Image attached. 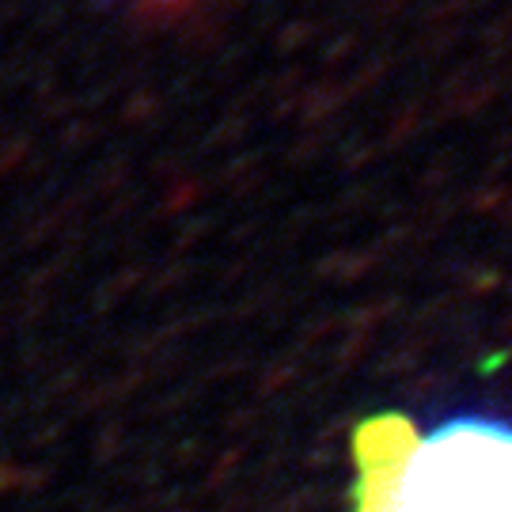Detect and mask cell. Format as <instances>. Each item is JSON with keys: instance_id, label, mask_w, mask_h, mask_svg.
I'll use <instances>...</instances> for the list:
<instances>
[{"instance_id": "1", "label": "cell", "mask_w": 512, "mask_h": 512, "mask_svg": "<svg viewBox=\"0 0 512 512\" xmlns=\"http://www.w3.org/2000/svg\"><path fill=\"white\" fill-rule=\"evenodd\" d=\"M353 512H512V421L452 414L429 429L399 414L353 437Z\"/></svg>"}]
</instances>
